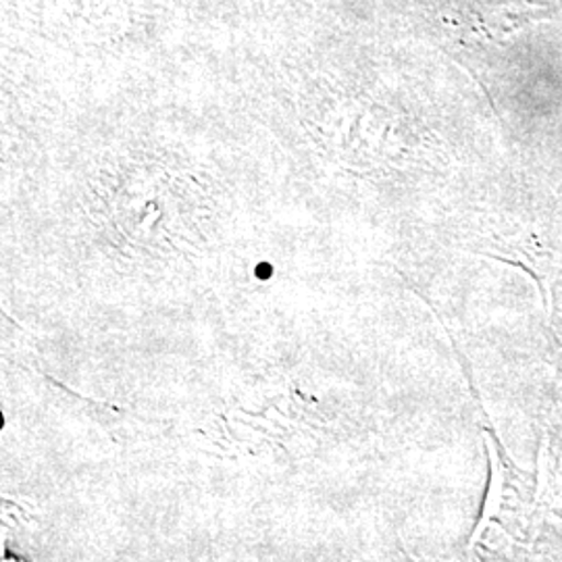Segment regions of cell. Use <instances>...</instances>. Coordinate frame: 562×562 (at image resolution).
<instances>
[{
  "label": "cell",
  "mask_w": 562,
  "mask_h": 562,
  "mask_svg": "<svg viewBox=\"0 0 562 562\" xmlns=\"http://www.w3.org/2000/svg\"><path fill=\"white\" fill-rule=\"evenodd\" d=\"M485 443H487V452H490L492 475H490V487H487V498H485V504H483L482 517H480V522H477V527H475V531H473V542L482 536L483 531H485V527L490 525L492 517L498 513L501 503H503V467H501L496 450L492 448V440H490L487 434H485Z\"/></svg>",
  "instance_id": "1"
}]
</instances>
